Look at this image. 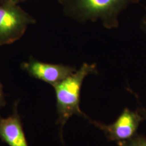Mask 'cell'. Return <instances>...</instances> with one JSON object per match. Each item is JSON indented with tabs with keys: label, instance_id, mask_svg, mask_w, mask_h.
<instances>
[{
	"label": "cell",
	"instance_id": "1",
	"mask_svg": "<svg viewBox=\"0 0 146 146\" xmlns=\"http://www.w3.org/2000/svg\"><path fill=\"white\" fill-rule=\"evenodd\" d=\"M141 0H58L64 14L80 23L101 22L107 29L119 27V17L128 7Z\"/></svg>",
	"mask_w": 146,
	"mask_h": 146
},
{
	"label": "cell",
	"instance_id": "2",
	"mask_svg": "<svg viewBox=\"0 0 146 146\" xmlns=\"http://www.w3.org/2000/svg\"><path fill=\"white\" fill-rule=\"evenodd\" d=\"M97 72L98 69L96 64L83 63L79 68L54 86L58 113L56 123L59 125L62 140L64 127L72 116H81L87 120L89 119L80 108L81 88L85 78Z\"/></svg>",
	"mask_w": 146,
	"mask_h": 146
},
{
	"label": "cell",
	"instance_id": "3",
	"mask_svg": "<svg viewBox=\"0 0 146 146\" xmlns=\"http://www.w3.org/2000/svg\"><path fill=\"white\" fill-rule=\"evenodd\" d=\"M35 23V19L17 3L1 1L0 46L18 41L25 33L29 25Z\"/></svg>",
	"mask_w": 146,
	"mask_h": 146
},
{
	"label": "cell",
	"instance_id": "4",
	"mask_svg": "<svg viewBox=\"0 0 146 146\" xmlns=\"http://www.w3.org/2000/svg\"><path fill=\"white\" fill-rule=\"evenodd\" d=\"M144 120L141 114L126 108L114 123L110 125L101 123L96 120L88 121L101 130L110 141L120 142L125 141L136 134L140 123Z\"/></svg>",
	"mask_w": 146,
	"mask_h": 146
},
{
	"label": "cell",
	"instance_id": "5",
	"mask_svg": "<svg viewBox=\"0 0 146 146\" xmlns=\"http://www.w3.org/2000/svg\"><path fill=\"white\" fill-rule=\"evenodd\" d=\"M21 68L31 77L50 84L53 87L76 70L71 66L43 62L35 59L32 56L28 62L22 64Z\"/></svg>",
	"mask_w": 146,
	"mask_h": 146
},
{
	"label": "cell",
	"instance_id": "6",
	"mask_svg": "<svg viewBox=\"0 0 146 146\" xmlns=\"http://www.w3.org/2000/svg\"><path fill=\"white\" fill-rule=\"evenodd\" d=\"M18 103L14 104L12 114L7 118L0 116V139L9 146H29L24 131Z\"/></svg>",
	"mask_w": 146,
	"mask_h": 146
},
{
	"label": "cell",
	"instance_id": "7",
	"mask_svg": "<svg viewBox=\"0 0 146 146\" xmlns=\"http://www.w3.org/2000/svg\"><path fill=\"white\" fill-rule=\"evenodd\" d=\"M118 146H146V137L136 134L129 139L117 142Z\"/></svg>",
	"mask_w": 146,
	"mask_h": 146
},
{
	"label": "cell",
	"instance_id": "8",
	"mask_svg": "<svg viewBox=\"0 0 146 146\" xmlns=\"http://www.w3.org/2000/svg\"><path fill=\"white\" fill-rule=\"evenodd\" d=\"M6 105V101H5V95L3 92L2 84L0 82V110L1 108L4 107Z\"/></svg>",
	"mask_w": 146,
	"mask_h": 146
},
{
	"label": "cell",
	"instance_id": "9",
	"mask_svg": "<svg viewBox=\"0 0 146 146\" xmlns=\"http://www.w3.org/2000/svg\"><path fill=\"white\" fill-rule=\"evenodd\" d=\"M140 28L146 34V6L145 7L144 14L142 16L140 21Z\"/></svg>",
	"mask_w": 146,
	"mask_h": 146
},
{
	"label": "cell",
	"instance_id": "10",
	"mask_svg": "<svg viewBox=\"0 0 146 146\" xmlns=\"http://www.w3.org/2000/svg\"><path fill=\"white\" fill-rule=\"evenodd\" d=\"M138 112L141 114V115L143 116L144 120H146V108L142 106L141 105H139V106L138 108Z\"/></svg>",
	"mask_w": 146,
	"mask_h": 146
},
{
	"label": "cell",
	"instance_id": "11",
	"mask_svg": "<svg viewBox=\"0 0 146 146\" xmlns=\"http://www.w3.org/2000/svg\"><path fill=\"white\" fill-rule=\"evenodd\" d=\"M1 1H10V2L14 3H17L19 2H21V1H26V0H1Z\"/></svg>",
	"mask_w": 146,
	"mask_h": 146
}]
</instances>
